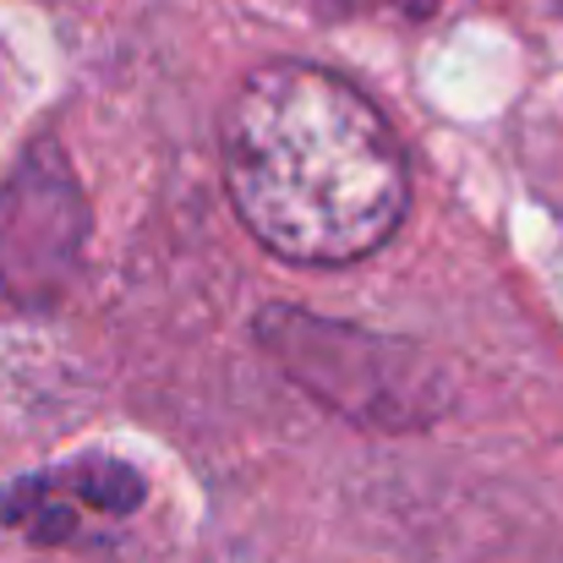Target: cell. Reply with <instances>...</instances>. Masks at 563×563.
<instances>
[{
	"label": "cell",
	"mask_w": 563,
	"mask_h": 563,
	"mask_svg": "<svg viewBox=\"0 0 563 563\" xmlns=\"http://www.w3.org/2000/svg\"><path fill=\"white\" fill-rule=\"evenodd\" d=\"M224 187L285 263H356L399 230L410 165L373 99L307 60L257 66L224 110Z\"/></svg>",
	"instance_id": "cell-1"
},
{
	"label": "cell",
	"mask_w": 563,
	"mask_h": 563,
	"mask_svg": "<svg viewBox=\"0 0 563 563\" xmlns=\"http://www.w3.org/2000/svg\"><path fill=\"white\" fill-rule=\"evenodd\" d=\"M257 340L307 394H318L356 427L405 432L427 427L443 410V383L421 362V351L377 340L367 329L323 323L301 307H268L257 318Z\"/></svg>",
	"instance_id": "cell-2"
},
{
	"label": "cell",
	"mask_w": 563,
	"mask_h": 563,
	"mask_svg": "<svg viewBox=\"0 0 563 563\" xmlns=\"http://www.w3.org/2000/svg\"><path fill=\"white\" fill-rule=\"evenodd\" d=\"M88 235L82 187L55 143H38L0 176V312H44L77 268Z\"/></svg>",
	"instance_id": "cell-3"
},
{
	"label": "cell",
	"mask_w": 563,
	"mask_h": 563,
	"mask_svg": "<svg viewBox=\"0 0 563 563\" xmlns=\"http://www.w3.org/2000/svg\"><path fill=\"white\" fill-rule=\"evenodd\" d=\"M148 482L115 454H77L49 471H27L0 487V520L33 548H71L99 526H121L143 509Z\"/></svg>",
	"instance_id": "cell-4"
},
{
	"label": "cell",
	"mask_w": 563,
	"mask_h": 563,
	"mask_svg": "<svg viewBox=\"0 0 563 563\" xmlns=\"http://www.w3.org/2000/svg\"><path fill=\"white\" fill-rule=\"evenodd\" d=\"M388 5H399L405 16H432L438 11V0H388Z\"/></svg>",
	"instance_id": "cell-5"
}]
</instances>
